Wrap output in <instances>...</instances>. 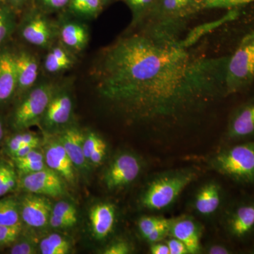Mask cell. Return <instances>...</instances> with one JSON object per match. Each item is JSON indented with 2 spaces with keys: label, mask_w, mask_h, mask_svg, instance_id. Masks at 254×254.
Returning <instances> with one entry per match:
<instances>
[{
  "label": "cell",
  "mask_w": 254,
  "mask_h": 254,
  "mask_svg": "<svg viewBox=\"0 0 254 254\" xmlns=\"http://www.w3.org/2000/svg\"><path fill=\"white\" fill-rule=\"evenodd\" d=\"M190 45L135 29L105 48L97 63V91L111 113L144 128L158 144L193 133L228 97L229 55Z\"/></svg>",
  "instance_id": "6da1fadb"
},
{
  "label": "cell",
  "mask_w": 254,
  "mask_h": 254,
  "mask_svg": "<svg viewBox=\"0 0 254 254\" xmlns=\"http://www.w3.org/2000/svg\"><path fill=\"white\" fill-rule=\"evenodd\" d=\"M201 171L194 166L164 170L145 183L138 198L140 208L160 214L173 208L187 187L199 178Z\"/></svg>",
  "instance_id": "7a4b0ae2"
},
{
  "label": "cell",
  "mask_w": 254,
  "mask_h": 254,
  "mask_svg": "<svg viewBox=\"0 0 254 254\" xmlns=\"http://www.w3.org/2000/svg\"><path fill=\"white\" fill-rule=\"evenodd\" d=\"M205 9L206 0H156L149 14L135 29L181 39L192 19Z\"/></svg>",
  "instance_id": "3957f363"
},
{
  "label": "cell",
  "mask_w": 254,
  "mask_h": 254,
  "mask_svg": "<svg viewBox=\"0 0 254 254\" xmlns=\"http://www.w3.org/2000/svg\"><path fill=\"white\" fill-rule=\"evenodd\" d=\"M205 162L210 170L237 186L254 189V141L221 145Z\"/></svg>",
  "instance_id": "277c9868"
},
{
  "label": "cell",
  "mask_w": 254,
  "mask_h": 254,
  "mask_svg": "<svg viewBox=\"0 0 254 254\" xmlns=\"http://www.w3.org/2000/svg\"><path fill=\"white\" fill-rule=\"evenodd\" d=\"M218 222L227 240L248 250L254 244V194L231 198Z\"/></svg>",
  "instance_id": "5b68a950"
},
{
  "label": "cell",
  "mask_w": 254,
  "mask_h": 254,
  "mask_svg": "<svg viewBox=\"0 0 254 254\" xmlns=\"http://www.w3.org/2000/svg\"><path fill=\"white\" fill-rule=\"evenodd\" d=\"M254 83V30L246 35L229 55L227 65V96L248 91Z\"/></svg>",
  "instance_id": "8992f818"
},
{
  "label": "cell",
  "mask_w": 254,
  "mask_h": 254,
  "mask_svg": "<svg viewBox=\"0 0 254 254\" xmlns=\"http://www.w3.org/2000/svg\"><path fill=\"white\" fill-rule=\"evenodd\" d=\"M57 86L58 83L44 80L38 82L36 86L22 95L11 119V125L14 129L24 131L32 126L41 124Z\"/></svg>",
  "instance_id": "52a82bcc"
},
{
  "label": "cell",
  "mask_w": 254,
  "mask_h": 254,
  "mask_svg": "<svg viewBox=\"0 0 254 254\" xmlns=\"http://www.w3.org/2000/svg\"><path fill=\"white\" fill-rule=\"evenodd\" d=\"M232 197L218 180H208L200 183L193 192L189 203L191 215L198 219L218 220Z\"/></svg>",
  "instance_id": "ba28073f"
},
{
  "label": "cell",
  "mask_w": 254,
  "mask_h": 254,
  "mask_svg": "<svg viewBox=\"0 0 254 254\" xmlns=\"http://www.w3.org/2000/svg\"><path fill=\"white\" fill-rule=\"evenodd\" d=\"M146 167L140 155L122 151L113 157L105 170L103 182L110 191H118L131 186L141 177Z\"/></svg>",
  "instance_id": "9c48e42d"
},
{
  "label": "cell",
  "mask_w": 254,
  "mask_h": 254,
  "mask_svg": "<svg viewBox=\"0 0 254 254\" xmlns=\"http://www.w3.org/2000/svg\"><path fill=\"white\" fill-rule=\"evenodd\" d=\"M23 13L19 33L23 41L43 50H48L58 41V21L33 6Z\"/></svg>",
  "instance_id": "30bf717a"
},
{
  "label": "cell",
  "mask_w": 254,
  "mask_h": 254,
  "mask_svg": "<svg viewBox=\"0 0 254 254\" xmlns=\"http://www.w3.org/2000/svg\"><path fill=\"white\" fill-rule=\"evenodd\" d=\"M254 141V94L230 114L222 145Z\"/></svg>",
  "instance_id": "8fae6325"
},
{
  "label": "cell",
  "mask_w": 254,
  "mask_h": 254,
  "mask_svg": "<svg viewBox=\"0 0 254 254\" xmlns=\"http://www.w3.org/2000/svg\"><path fill=\"white\" fill-rule=\"evenodd\" d=\"M73 109L72 94L68 85L58 84L41 125L48 131H60L68 126L72 118Z\"/></svg>",
  "instance_id": "7c38bea8"
},
{
  "label": "cell",
  "mask_w": 254,
  "mask_h": 254,
  "mask_svg": "<svg viewBox=\"0 0 254 254\" xmlns=\"http://www.w3.org/2000/svg\"><path fill=\"white\" fill-rule=\"evenodd\" d=\"M18 184L26 193L52 198L62 196L65 191L63 179L48 167L36 173L20 175Z\"/></svg>",
  "instance_id": "4fadbf2b"
},
{
  "label": "cell",
  "mask_w": 254,
  "mask_h": 254,
  "mask_svg": "<svg viewBox=\"0 0 254 254\" xmlns=\"http://www.w3.org/2000/svg\"><path fill=\"white\" fill-rule=\"evenodd\" d=\"M203 226L191 214H184L172 218L169 236L181 241L186 246L190 254H202L201 243Z\"/></svg>",
  "instance_id": "5bb4252c"
},
{
  "label": "cell",
  "mask_w": 254,
  "mask_h": 254,
  "mask_svg": "<svg viewBox=\"0 0 254 254\" xmlns=\"http://www.w3.org/2000/svg\"><path fill=\"white\" fill-rule=\"evenodd\" d=\"M58 41L70 51L78 55L86 49L89 42V31L84 21L66 12L59 14Z\"/></svg>",
  "instance_id": "9a60e30c"
},
{
  "label": "cell",
  "mask_w": 254,
  "mask_h": 254,
  "mask_svg": "<svg viewBox=\"0 0 254 254\" xmlns=\"http://www.w3.org/2000/svg\"><path fill=\"white\" fill-rule=\"evenodd\" d=\"M18 199L23 223L36 229L43 228L49 224L53 205L47 196L26 193Z\"/></svg>",
  "instance_id": "2e32d148"
},
{
  "label": "cell",
  "mask_w": 254,
  "mask_h": 254,
  "mask_svg": "<svg viewBox=\"0 0 254 254\" xmlns=\"http://www.w3.org/2000/svg\"><path fill=\"white\" fill-rule=\"evenodd\" d=\"M17 77L16 95H22L38 83L41 66L38 58L28 50L14 53Z\"/></svg>",
  "instance_id": "e0dca14e"
},
{
  "label": "cell",
  "mask_w": 254,
  "mask_h": 254,
  "mask_svg": "<svg viewBox=\"0 0 254 254\" xmlns=\"http://www.w3.org/2000/svg\"><path fill=\"white\" fill-rule=\"evenodd\" d=\"M47 167L58 174L63 180L73 183L76 180L75 167L58 137L50 140L45 148Z\"/></svg>",
  "instance_id": "ac0fdd59"
},
{
  "label": "cell",
  "mask_w": 254,
  "mask_h": 254,
  "mask_svg": "<svg viewBox=\"0 0 254 254\" xmlns=\"http://www.w3.org/2000/svg\"><path fill=\"white\" fill-rule=\"evenodd\" d=\"M118 211L111 203H99L92 207L89 213L90 224L93 236L103 240L113 233L117 223Z\"/></svg>",
  "instance_id": "d6986e66"
},
{
  "label": "cell",
  "mask_w": 254,
  "mask_h": 254,
  "mask_svg": "<svg viewBox=\"0 0 254 254\" xmlns=\"http://www.w3.org/2000/svg\"><path fill=\"white\" fill-rule=\"evenodd\" d=\"M17 77L14 53L8 49L0 51V105H4L16 95Z\"/></svg>",
  "instance_id": "ffe728a7"
},
{
  "label": "cell",
  "mask_w": 254,
  "mask_h": 254,
  "mask_svg": "<svg viewBox=\"0 0 254 254\" xmlns=\"http://www.w3.org/2000/svg\"><path fill=\"white\" fill-rule=\"evenodd\" d=\"M76 61L77 55L64 46L58 40L47 50L42 67L48 74H60L72 68Z\"/></svg>",
  "instance_id": "44dd1931"
},
{
  "label": "cell",
  "mask_w": 254,
  "mask_h": 254,
  "mask_svg": "<svg viewBox=\"0 0 254 254\" xmlns=\"http://www.w3.org/2000/svg\"><path fill=\"white\" fill-rule=\"evenodd\" d=\"M58 139L71 159L75 168L85 170L88 161L84 156L83 150L84 133L74 126H68L60 130Z\"/></svg>",
  "instance_id": "7402d4cb"
},
{
  "label": "cell",
  "mask_w": 254,
  "mask_h": 254,
  "mask_svg": "<svg viewBox=\"0 0 254 254\" xmlns=\"http://www.w3.org/2000/svg\"><path fill=\"white\" fill-rule=\"evenodd\" d=\"M105 7L103 0H70L65 12L82 21H90L98 17Z\"/></svg>",
  "instance_id": "603a6c76"
},
{
  "label": "cell",
  "mask_w": 254,
  "mask_h": 254,
  "mask_svg": "<svg viewBox=\"0 0 254 254\" xmlns=\"http://www.w3.org/2000/svg\"><path fill=\"white\" fill-rule=\"evenodd\" d=\"M0 225L22 227L18 198L7 196L0 199Z\"/></svg>",
  "instance_id": "cb8c5ba5"
},
{
  "label": "cell",
  "mask_w": 254,
  "mask_h": 254,
  "mask_svg": "<svg viewBox=\"0 0 254 254\" xmlns=\"http://www.w3.org/2000/svg\"><path fill=\"white\" fill-rule=\"evenodd\" d=\"M123 1L131 10L132 21L130 30L135 29L149 14L156 0H118Z\"/></svg>",
  "instance_id": "d4e9b609"
},
{
  "label": "cell",
  "mask_w": 254,
  "mask_h": 254,
  "mask_svg": "<svg viewBox=\"0 0 254 254\" xmlns=\"http://www.w3.org/2000/svg\"><path fill=\"white\" fill-rule=\"evenodd\" d=\"M39 248L42 254H66L71 250V245L65 237L55 233L43 238Z\"/></svg>",
  "instance_id": "484cf974"
},
{
  "label": "cell",
  "mask_w": 254,
  "mask_h": 254,
  "mask_svg": "<svg viewBox=\"0 0 254 254\" xmlns=\"http://www.w3.org/2000/svg\"><path fill=\"white\" fill-rule=\"evenodd\" d=\"M172 218H166L163 215H143L138 219L137 227L142 238L145 240L150 234L158 229L170 226Z\"/></svg>",
  "instance_id": "4316f807"
},
{
  "label": "cell",
  "mask_w": 254,
  "mask_h": 254,
  "mask_svg": "<svg viewBox=\"0 0 254 254\" xmlns=\"http://www.w3.org/2000/svg\"><path fill=\"white\" fill-rule=\"evenodd\" d=\"M16 15L17 14L6 3L0 4V46L14 31Z\"/></svg>",
  "instance_id": "83f0119b"
},
{
  "label": "cell",
  "mask_w": 254,
  "mask_h": 254,
  "mask_svg": "<svg viewBox=\"0 0 254 254\" xmlns=\"http://www.w3.org/2000/svg\"><path fill=\"white\" fill-rule=\"evenodd\" d=\"M41 138L36 134L29 132L17 133L9 138L6 144V150L9 155L22 148L25 145H35L38 146Z\"/></svg>",
  "instance_id": "f1b7e54d"
},
{
  "label": "cell",
  "mask_w": 254,
  "mask_h": 254,
  "mask_svg": "<svg viewBox=\"0 0 254 254\" xmlns=\"http://www.w3.org/2000/svg\"><path fill=\"white\" fill-rule=\"evenodd\" d=\"M70 0H33L32 6L48 15L65 12Z\"/></svg>",
  "instance_id": "f546056e"
},
{
  "label": "cell",
  "mask_w": 254,
  "mask_h": 254,
  "mask_svg": "<svg viewBox=\"0 0 254 254\" xmlns=\"http://www.w3.org/2000/svg\"><path fill=\"white\" fill-rule=\"evenodd\" d=\"M236 246L227 240L214 241L202 247V254H233L238 253Z\"/></svg>",
  "instance_id": "4dcf8cb0"
},
{
  "label": "cell",
  "mask_w": 254,
  "mask_h": 254,
  "mask_svg": "<svg viewBox=\"0 0 254 254\" xmlns=\"http://www.w3.org/2000/svg\"><path fill=\"white\" fill-rule=\"evenodd\" d=\"M22 227L0 225V247L11 246L20 237Z\"/></svg>",
  "instance_id": "1f68e13d"
},
{
  "label": "cell",
  "mask_w": 254,
  "mask_h": 254,
  "mask_svg": "<svg viewBox=\"0 0 254 254\" xmlns=\"http://www.w3.org/2000/svg\"><path fill=\"white\" fill-rule=\"evenodd\" d=\"M52 214L77 221V210L71 203L60 201L53 205Z\"/></svg>",
  "instance_id": "d6a6232c"
},
{
  "label": "cell",
  "mask_w": 254,
  "mask_h": 254,
  "mask_svg": "<svg viewBox=\"0 0 254 254\" xmlns=\"http://www.w3.org/2000/svg\"><path fill=\"white\" fill-rule=\"evenodd\" d=\"M105 141L100 136H98L95 132H88L85 135L84 141H83V150L85 158L88 162L90 157L95 150L100 146Z\"/></svg>",
  "instance_id": "836d02e7"
},
{
  "label": "cell",
  "mask_w": 254,
  "mask_h": 254,
  "mask_svg": "<svg viewBox=\"0 0 254 254\" xmlns=\"http://www.w3.org/2000/svg\"><path fill=\"white\" fill-rule=\"evenodd\" d=\"M133 247L129 242L124 239H119L111 242L103 250V254H131Z\"/></svg>",
  "instance_id": "e575fe53"
},
{
  "label": "cell",
  "mask_w": 254,
  "mask_h": 254,
  "mask_svg": "<svg viewBox=\"0 0 254 254\" xmlns=\"http://www.w3.org/2000/svg\"><path fill=\"white\" fill-rule=\"evenodd\" d=\"M37 247L33 242L27 240L18 241L11 246L9 253L11 254H37Z\"/></svg>",
  "instance_id": "d590c367"
},
{
  "label": "cell",
  "mask_w": 254,
  "mask_h": 254,
  "mask_svg": "<svg viewBox=\"0 0 254 254\" xmlns=\"http://www.w3.org/2000/svg\"><path fill=\"white\" fill-rule=\"evenodd\" d=\"M17 185V176L14 169L10 168L9 173L0 183V198L11 191Z\"/></svg>",
  "instance_id": "8d00e7d4"
},
{
  "label": "cell",
  "mask_w": 254,
  "mask_h": 254,
  "mask_svg": "<svg viewBox=\"0 0 254 254\" xmlns=\"http://www.w3.org/2000/svg\"><path fill=\"white\" fill-rule=\"evenodd\" d=\"M20 175L36 173L47 168L45 160L43 161L29 162V163H15Z\"/></svg>",
  "instance_id": "74e56055"
},
{
  "label": "cell",
  "mask_w": 254,
  "mask_h": 254,
  "mask_svg": "<svg viewBox=\"0 0 254 254\" xmlns=\"http://www.w3.org/2000/svg\"><path fill=\"white\" fill-rule=\"evenodd\" d=\"M164 242L168 245L170 254H190L185 244L173 237H168Z\"/></svg>",
  "instance_id": "f35d334b"
},
{
  "label": "cell",
  "mask_w": 254,
  "mask_h": 254,
  "mask_svg": "<svg viewBox=\"0 0 254 254\" xmlns=\"http://www.w3.org/2000/svg\"><path fill=\"white\" fill-rule=\"evenodd\" d=\"M77 221L51 214L49 225L53 228L66 229L74 226Z\"/></svg>",
  "instance_id": "ab89813d"
},
{
  "label": "cell",
  "mask_w": 254,
  "mask_h": 254,
  "mask_svg": "<svg viewBox=\"0 0 254 254\" xmlns=\"http://www.w3.org/2000/svg\"><path fill=\"white\" fill-rule=\"evenodd\" d=\"M107 151H108V145H107L106 142L105 141L92 153L88 162L94 165H101L104 161V159L107 155Z\"/></svg>",
  "instance_id": "60d3db41"
},
{
  "label": "cell",
  "mask_w": 254,
  "mask_h": 254,
  "mask_svg": "<svg viewBox=\"0 0 254 254\" xmlns=\"http://www.w3.org/2000/svg\"><path fill=\"white\" fill-rule=\"evenodd\" d=\"M207 7L230 8L241 6V0H206Z\"/></svg>",
  "instance_id": "b9f144b4"
},
{
  "label": "cell",
  "mask_w": 254,
  "mask_h": 254,
  "mask_svg": "<svg viewBox=\"0 0 254 254\" xmlns=\"http://www.w3.org/2000/svg\"><path fill=\"white\" fill-rule=\"evenodd\" d=\"M5 3L9 5L16 14L22 13L32 6L33 0H4Z\"/></svg>",
  "instance_id": "7bdbcfd3"
},
{
  "label": "cell",
  "mask_w": 254,
  "mask_h": 254,
  "mask_svg": "<svg viewBox=\"0 0 254 254\" xmlns=\"http://www.w3.org/2000/svg\"><path fill=\"white\" fill-rule=\"evenodd\" d=\"M38 148L30 152L28 154L22 158L13 159L14 163H29V162L43 161L45 160L44 153L37 150Z\"/></svg>",
  "instance_id": "ee69618b"
},
{
  "label": "cell",
  "mask_w": 254,
  "mask_h": 254,
  "mask_svg": "<svg viewBox=\"0 0 254 254\" xmlns=\"http://www.w3.org/2000/svg\"><path fill=\"white\" fill-rule=\"evenodd\" d=\"M150 253L152 254H170V250L167 244L163 242L150 245Z\"/></svg>",
  "instance_id": "f6af8a7d"
},
{
  "label": "cell",
  "mask_w": 254,
  "mask_h": 254,
  "mask_svg": "<svg viewBox=\"0 0 254 254\" xmlns=\"http://www.w3.org/2000/svg\"><path fill=\"white\" fill-rule=\"evenodd\" d=\"M38 146H37V145H25V146L19 148V149L16 150V151L14 152V153L10 154L9 156L11 157V158L12 159L22 158V157L28 154L30 152L32 151L33 150H34L35 148H38Z\"/></svg>",
  "instance_id": "bcb514c9"
},
{
  "label": "cell",
  "mask_w": 254,
  "mask_h": 254,
  "mask_svg": "<svg viewBox=\"0 0 254 254\" xmlns=\"http://www.w3.org/2000/svg\"><path fill=\"white\" fill-rule=\"evenodd\" d=\"M254 0H241V6L242 5L248 4V3L252 2V1H254Z\"/></svg>",
  "instance_id": "7dc6e473"
},
{
  "label": "cell",
  "mask_w": 254,
  "mask_h": 254,
  "mask_svg": "<svg viewBox=\"0 0 254 254\" xmlns=\"http://www.w3.org/2000/svg\"><path fill=\"white\" fill-rule=\"evenodd\" d=\"M247 252H249V253L254 254V244L252 247H250L248 250H247Z\"/></svg>",
  "instance_id": "c3c4849f"
},
{
  "label": "cell",
  "mask_w": 254,
  "mask_h": 254,
  "mask_svg": "<svg viewBox=\"0 0 254 254\" xmlns=\"http://www.w3.org/2000/svg\"><path fill=\"white\" fill-rule=\"evenodd\" d=\"M103 3H104L105 6H108V4H110L112 1H113L114 0H103Z\"/></svg>",
  "instance_id": "681fc988"
},
{
  "label": "cell",
  "mask_w": 254,
  "mask_h": 254,
  "mask_svg": "<svg viewBox=\"0 0 254 254\" xmlns=\"http://www.w3.org/2000/svg\"><path fill=\"white\" fill-rule=\"evenodd\" d=\"M2 3H5L4 0H0V4H2Z\"/></svg>",
  "instance_id": "f907efd6"
}]
</instances>
